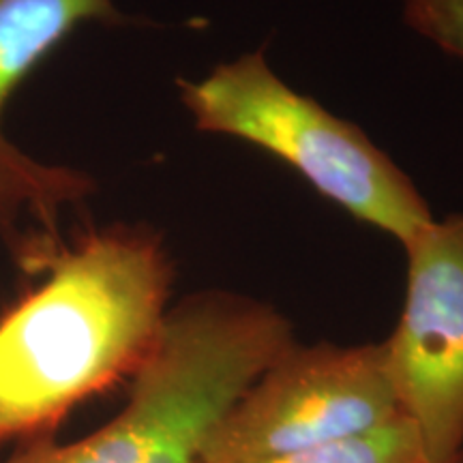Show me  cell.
Masks as SVG:
<instances>
[{"instance_id": "9c48e42d", "label": "cell", "mask_w": 463, "mask_h": 463, "mask_svg": "<svg viewBox=\"0 0 463 463\" xmlns=\"http://www.w3.org/2000/svg\"><path fill=\"white\" fill-rule=\"evenodd\" d=\"M450 463H463V453H459V455H457V457H455V459H453V461H450Z\"/></svg>"}, {"instance_id": "ba28073f", "label": "cell", "mask_w": 463, "mask_h": 463, "mask_svg": "<svg viewBox=\"0 0 463 463\" xmlns=\"http://www.w3.org/2000/svg\"><path fill=\"white\" fill-rule=\"evenodd\" d=\"M403 22L410 31L463 61V0H405Z\"/></svg>"}, {"instance_id": "5b68a950", "label": "cell", "mask_w": 463, "mask_h": 463, "mask_svg": "<svg viewBox=\"0 0 463 463\" xmlns=\"http://www.w3.org/2000/svg\"><path fill=\"white\" fill-rule=\"evenodd\" d=\"M408 288L384 361L430 463L463 453V215L433 217L403 245Z\"/></svg>"}, {"instance_id": "7a4b0ae2", "label": "cell", "mask_w": 463, "mask_h": 463, "mask_svg": "<svg viewBox=\"0 0 463 463\" xmlns=\"http://www.w3.org/2000/svg\"><path fill=\"white\" fill-rule=\"evenodd\" d=\"M294 341L273 305L223 289L191 294L170 307L118 414L75 442L39 439L0 463H204L219 420Z\"/></svg>"}, {"instance_id": "277c9868", "label": "cell", "mask_w": 463, "mask_h": 463, "mask_svg": "<svg viewBox=\"0 0 463 463\" xmlns=\"http://www.w3.org/2000/svg\"><path fill=\"white\" fill-rule=\"evenodd\" d=\"M384 347L292 345L277 356L204 447V463H256L402 419Z\"/></svg>"}, {"instance_id": "6da1fadb", "label": "cell", "mask_w": 463, "mask_h": 463, "mask_svg": "<svg viewBox=\"0 0 463 463\" xmlns=\"http://www.w3.org/2000/svg\"><path fill=\"white\" fill-rule=\"evenodd\" d=\"M14 256L33 279L0 314V447L17 449L133 378L170 311L174 264L144 223L28 234Z\"/></svg>"}, {"instance_id": "3957f363", "label": "cell", "mask_w": 463, "mask_h": 463, "mask_svg": "<svg viewBox=\"0 0 463 463\" xmlns=\"http://www.w3.org/2000/svg\"><path fill=\"white\" fill-rule=\"evenodd\" d=\"M176 84L195 129L266 150L324 198L402 247L433 222L412 178L361 127L283 82L264 50Z\"/></svg>"}, {"instance_id": "8992f818", "label": "cell", "mask_w": 463, "mask_h": 463, "mask_svg": "<svg viewBox=\"0 0 463 463\" xmlns=\"http://www.w3.org/2000/svg\"><path fill=\"white\" fill-rule=\"evenodd\" d=\"M127 20L114 0H0V239L11 249L28 234H58L69 208L99 189L86 170L42 161L11 140V99L78 28Z\"/></svg>"}, {"instance_id": "52a82bcc", "label": "cell", "mask_w": 463, "mask_h": 463, "mask_svg": "<svg viewBox=\"0 0 463 463\" xmlns=\"http://www.w3.org/2000/svg\"><path fill=\"white\" fill-rule=\"evenodd\" d=\"M256 463H430L408 416L358 436L298 449Z\"/></svg>"}]
</instances>
